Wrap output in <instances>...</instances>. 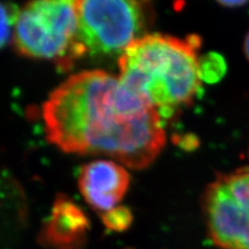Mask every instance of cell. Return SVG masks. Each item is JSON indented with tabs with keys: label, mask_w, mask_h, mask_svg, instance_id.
<instances>
[{
	"label": "cell",
	"mask_w": 249,
	"mask_h": 249,
	"mask_svg": "<svg viewBox=\"0 0 249 249\" xmlns=\"http://www.w3.org/2000/svg\"><path fill=\"white\" fill-rule=\"evenodd\" d=\"M219 3H220L222 6H227V7H236V6L244 5L246 2H245V1H220Z\"/></svg>",
	"instance_id": "10"
},
{
	"label": "cell",
	"mask_w": 249,
	"mask_h": 249,
	"mask_svg": "<svg viewBox=\"0 0 249 249\" xmlns=\"http://www.w3.org/2000/svg\"><path fill=\"white\" fill-rule=\"evenodd\" d=\"M102 220L105 227L114 231H126L133 220V216L129 209L116 207L102 215Z\"/></svg>",
	"instance_id": "9"
},
{
	"label": "cell",
	"mask_w": 249,
	"mask_h": 249,
	"mask_svg": "<svg viewBox=\"0 0 249 249\" xmlns=\"http://www.w3.org/2000/svg\"><path fill=\"white\" fill-rule=\"evenodd\" d=\"M78 12L77 50L85 55L121 56L142 37L152 22L149 2L128 0H81Z\"/></svg>",
	"instance_id": "4"
},
{
	"label": "cell",
	"mask_w": 249,
	"mask_h": 249,
	"mask_svg": "<svg viewBox=\"0 0 249 249\" xmlns=\"http://www.w3.org/2000/svg\"><path fill=\"white\" fill-rule=\"evenodd\" d=\"M199 38L185 40L160 34L145 35L129 45L119 58L120 80L157 109L161 116L188 106L197 96L201 76Z\"/></svg>",
	"instance_id": "2"
},
{
	"label": "cell",
	"mask_w": 249,
	"mask_h": 249,
	"mask_svg": "<svg viewBox=\"0 0 249 249\" xmlns=\"http://www.w3.org/2000/svg\"><path fill=\"white\" fill-rule=\"evenodd\" d=\"M209 236L220 249H249V167L218 175L202 198Z\"/></svg>",
	"instance_id": "5"
},
{
	"label": "cell",
	"mask_w": 249,
	"mask_h": 249,
	"mask_svg": "<svg viewBox=\"0 0 249 249\" xmlns=\"http://www.w3.org/2000/svg\"><path fill=\"white\" fill-rule=\"evenodd\" d=\"M78 12L76 1L42 0L19 10L13 42L22 55L53 60L69 70L77 59Z\"/></svg>",
	"instance_id": "3"
},
{
	"label": "cell",
	"mask_w": 249,
	"mask_h": 249,
	"mask_svg": "<svg viewBox=\"0 0 249 249\" xmlns=\"http://www.w3.org/2000/svg\"><path fill=\"white\" fill-rule=\"evenodd\" d=\"M89 224L79 207L67 197H59L43 229L41 240L52 249H79L83 246Z\"/></svg>",
	"instance_id": "7"
},
{
	"label": "cell",
	"mask_w": 249,
	"mask_h": 249,
	"mask_svg": "<svg viewBox=\"0 0 249 249\" xmlns=\"http://www.w3.org/2000/svg\"><path fill=\"white\" fill-rule=\"evenodd\" d=\"M19 10L15 4L0 2V49H2L13 37Z\"/></svg>",
	"instance_id": "8"
},
{
	"label": "cell",
	"mask_w": 249,
	"mask_h": 249,
	"mask_svg": "<svg viewBox=\"0 0 249 249\" xmlns=\"http://www.w3.org/2000/svg\"><path fill=\"white\" fill-rule=\"evenodd\" d=\"M244 51H245V54L246 56L249 60V33L247 34L246 37H245V42H244Z\"/></svg>",
	"instance_id": "11"
},
{
	"label": "cell",
	"mask_w": 249,
	"mask_h": 249,
	"mask_svg": "<svg viewBox=\"0 0 249 249\" xmlns=\"http://www.w3.org/2000/svg\"><path fill=\"white\" fill-rule=\"evenodd\" d=\"M43 121L62 152L107 156L133 169L150 166L166 142L157 109L102 70L62 82L43 104Z\"/></svg>",
	"instance_id": "1"
},
{
	"label": "cell",
	"mask_w": 249,
	"mask_h": 249,
	"mask_svg": "<svg viewBox=\"0 0 249 249\" xmlns=\"http://www.w3.org/2000/svg\"><path fill=\"white\" fill-rule=\"evenodd\" d=\"M79 189L88 204L103 214L118 207L130 185L127 169L110 160H96L80 171Z\"/></svg>",
	"instance_id": "6"
}]
</instances>
